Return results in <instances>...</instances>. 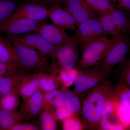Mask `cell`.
Listing matches in <instances>:
<instances>
[{
	"label": "cell",
	"mask_w": 130,
	"mask_h": 130,
	"mask_svg": "<svg viewBox=\"0 0 130 130\" xmlns=\"http://www.w3.org/2000/svg\"><path fill=\"white\" fill-rule=\"evenodd\" d=\"M111 82L107 79L86 93L81 108L83 126L88 130L101 129L102 116L105 102L112 91Z\"/></svg>",
	"instance_id": "6da1fadb"
},
{
	"label": "cell",
	"mask_w": 130,
	"mask_h": 130,
	"mask_svg": "<svg viewBox=\"0 0 130 130\" xmlns=\"http://www.w3.org/2000/svg\"><path fill=\"white\" fill-rule=\"evenodd\" d=\"M128 33L113 36L110 47L96 67L110 74L114 67L124 59L130 50Z\"/></svg>",
	"instance_id": "7a4b0ae2"
},
{
	"label": "cell",
	"mask_w": 130,
	"mask_h": 130,
	"mask_svg": "<svg viewBox=\"0 0 130 130\" xmlns=\"http://www.w3.org/2000/svg\"><path fill=\"white\" fill-rule=\"evenodd\" d=\"M112 39L102 37L93 40L82 50V55L76 69L94 67L98 65L111 44Z\"/></svg>",
	"instance_id": "3957f363"
},
{
	"label": "cell",
	"mask_w": 130,
	"mask_h": 130,
	"mask_svg": "<svg viewBox=\"0 0 130 130\" xmlns=\"http://www.w3.org/2000/svg\"><path fill=\"white\" fill-rule=\"evenodd\" d=\"M11 42L16 50L20 63L25 71L38 73H44L49 70L48 56H40L34 49Z\"/></svg>",
	"instance_id": "277c9868"
},
{
	"label": "cell",
	"mask_w": 130,
	"mask_h": 130,
	"mask_svg": "<svg viewBox=\"0 0 130 130\" xmlns=\"http://www.w3.org/2000/svg\"><path fill=\"white\" fill-rule=\"evenodd\" d=\"M109 75L96 66L78 71L73 91L77 95L86 93L105 82Z\"/></svg>",
	"instance_id": "5b68a950"
},
{
	"label": "cell",
	"mask_w": 130,
	"mask_h": 130,
	"mask_svg": "<svg viewBox=\"0 0 130 130\" xmlns=\"http://www.w3.org/2000/svg\"><path fill=\"white\" fill-rule=\"evenodd\" d=\"M107 35L113 36L128 33L130 18L126 12L116 8L112 11L98 17Z\"/></svg>",
	"instance_id": "8992f818"
},
{
	"label": "cell",
	"mask_w": 130,
	"mask_h": 130,
	"mask_svg": "<svg viewBox=\"0 0 130 130\" xmlns=\"http://www.w3.org/2000/svg\"><path fill=\"white\" fill-rule=\"evenodd\" d=\"M79 42L73 36L70 41L57 46L53 58L57 59L63 70L76 69L79 59L78 46Z\"/></svg>",
	"instance_id": "52a82bcc"
},
{
	"label": "cell",
	"mask_w": 130,
	"mask_h": 130,
	"mask_svg": "<svg viewBox=\"0 0 130 130\" xmlns=\"http://www.w3.org/2000/svg\"><path fill=\"white\" fill-rule=\"evenodd\" d=\"M74 35L78 42L82 51L91 42L98 38L106 37L98 17L96 16L77 26Z\"/></svg>",
	"instance_id": "ba28073f"
},
{
	"label": "cell",
	"mask_w": 130,
	"mask_h": 130,
	"mask_svg": "<svg viewBox=\"0 0 130 130\" xmlns=\"http://www.w3.org/2000/svg\"><path fill=\"white\" fill-rule=\"evenodd\" d=\"M10 42H13L32 49H36L43 56H54L56 46L45 40L40 34L31 33L24 36L6 35Z\"/></svg>",
	"instance_id": "9c48e42d"
},
{
	"label": "cell",
	"mask_w": 130,
	"mask_h": 130,
	"mask_svg": "<svg viewBox=\"0 0 130 130\" xmlns=\"http://www.w3.org/2000/svg\"><path fill=\"white\" fill-rule=\"evenodd\" d=\"M42 21L24 19H8L0 24V34L18 35L35 31Z\"/></svg>",
	"instance_id": "30bf717a"
},
{
	"label": "cell",
	"mask_w": 130,
	"mask_h": 130,
	"mask_svg": "<svg viewBox=\"0 0 130 130\" xmlns=\"http://www.w3.org/2000/svg\"><path fill=\"white\" fill-rule=\"evenodd\" d=\"M49 13V7L32 3L18 6L13 14L8 19H24L34 21H44L48 18Z\"/></svg>",
	"instance_id": "8fae6325"
},
{
	"label": "cell",
	"mask_w": 130,
	"mask_h": 130,
	"mask_svg": "<svg viewBox=\"0 0 130 130\" xmlns=\"http://www.w3.org/2000/svg\"><path fill=\"white\" fill-rule=\"evenodd\" d=\"M35 31L56 46L70 41L72 38L63 28L55 24L45 23L44 21L40 24Z\"/></svg>",
	"instance_id": "7c38bea8"
},
{
	"label": "cell",
	"mask_w": 130,
	"mask_h": 130,
	"mask_svg": "<svg viewBox=\"0 0 130 130\" xmlns=\"http://www.w3.org/2000/svg\"><path fill=\"white\" fill-rule=\"evenodd\" d=\"M48 17L54 24L65 30L73 31L76 29L77 25L73 16L66 9L61 7L60 4L50 7Z\"/></svg>",
	"instance_id": "4fadbf2b"
},
{
	"label": "cell",
	"mask_w": 130,
	"mask_h": 130,
	"mask_svg": "<svg viewBox=\"0 0 130 130\" xmlns=\"http://www.w3.org/2000/svg\"><path fill=\"white\" fill-rule=\"evenodd\" d=\"M64 3V8L73 16L77 26L89 19L96 16L94 12L84 0H66Z\"/></svg>",
	"instance_id": "5bb4252c"
},
{
	"label": "cell",
	"mask_w": 130,
	"mask_h": 130,
	"mask_svg": "<svg viewBox=\"0 0 130 130\" xmlns=\"http://www.w3.org/2000/svg\"><path fill=\"white\" fill-rule=\"evenodd\" d=\"M42 73H44L23 75L19 81L15 91L19 93L24 101L28 100L39 88V78Z\"/></svg>",
	"instance_id": "9a60e30c"
},
{
	"label": "cell",
	"mask_w": 130,
	"mask_h": 130,
	"mask_svg": "<svg viewBox=\"0 0 130 130\" xmlns=\"http://www.w3.org/2000/svg\"><path fill=\"white\" fill-rule=\"evenodd\" d=\"M43 95L40 89L23 102L20 110L28 119L35 118L40 113L42 108Z\"/></svg>",
	"instance_id": "2e32d148"
},
{
	"label": "cell",
	"mask_w": 130,
	"mask_h": 130,
	"mask_svg": "<svg viewBox=\"0 0 130 130\" xmlns=\"http://www.w3.org/2000/svg\"><path fill=\"white\" fill-rule=\"evenodd\" d=\"M0 61L10 64H20L13 45L5 37L1 35Z\"/></svg>",
	"instance_id": "e0dca14e"
},
{
	"label": "cell",
	"mask_w": 130,
	"mask_h": 130,
	"mask_svg": "<svg viewBox=\"0 0 130 130\" xmlns=\"http://www.w3.org/2000/svg\"><path fill=\"white\" fill-rule=\"evenodd\" d=\"M28 120L20 111H9L0 108V130H8L17 123Z\"/></svg>",
	"instance_id": "ac0fdd59"
},
{
	"label": "cell",
	"mask_w": 130,
	"mask_h": 130,
	"mask_svg": "<svg viewBox=\"0 0 130 130\" xmlns=\"http://www.w3.org/2000/svg\"><path fill=\"white\" fill-rule=\"evenodd\" d=\"M24 72L0 77V96L15 91L19 81Z\"/></svg>",
	"instance_id": "d6986e66"
},
{
	"label": "cell",
	"mask_w": 130,
	"mask_h": 130,
	"mask_svg": "<svg viewBox=\"0 0 130 130\" xmlns=\"http://www.w3.org/2000/svg\"><path fill=\"white\" fill-rule=\"evenodd\" d=\"M84 1L91 9L99 16L106 14L116 8L110 0Z\"/></svg>",
	"instance_id": "ffe728a7"
},
{
	"label": "cell",
	"mask_w": 130,
	"mask_h": 130,
	"mask_svg": "<svg viewBox=\"0 0 130 130\" xmlns=\"http://www.w3.org/2000/svg\"><path fill=\"white\" fill-rule=\"evenodd\" d=\"M19 95L13 91L0 96V108L9 111H16L20 105Z\"/></svg>",
	"instance_id": "44dd1931"
},
{
	"label": "cell",
	"mask_w": 130,
	"mask_h": 130,
	"mask_svg": "<svg viewBox=\"0 0 130 130\" xmlns=\"http://www.w3.org/2000/svg\"><path fill=\"white\" fill-rule=\"evenodd\" d=\"M64 93V106L73 114H76L81 110V103L77 95L73 91H66Z\"/></svg>",
	"instance_id": "7402d4cb"
},
{
	"label": "cell",
	"mask_w": 130,
	"mask_h": 130,
	"mask_svg": "<svg viewBox=\"0 0 130 130\" xmlns=\"http://www.w3.org/2000/svg\"><path fill=\"white\" fill-rule=\"evenodd\" d=\"M56 118L53 111L44 109L42 112L40 118L41 128L43 130H55L56 129Z\"/></svg>",
	"instance_id": "603a6c76"
},
{
	"label": "cell",
	"mask_w": 130,
	"mask_h": 130,
	"mask_svg": "<svg viewBox=\"0 0 130 130\" xmlns=\"http://www.w3.org/2000/svg\"><path fill=\"white\" fill-rule=\"evenodd\" d=\"M18 6L11 0H0V24L9 19Z\"/></svg>",
	"instance_id": "cb8c5ba5"
},
{
	"label": "cell",
	"mask_w": 130,
	"mask_h": 130,
	"mask_svg": "<svg viewBox=\"0 0 130 130\" xmlns=\"http://www.w3.org/2000/svg\"><path fill=\"white\" fill-rule=\"evenodd\" d=\"M58 83L55 77L42 73L39 78V88L45 93L56 89Z\"/></svg>",
	"instance_id": "d4e9b609"
},
{
	"label": "cell",
	"mask_w": 130,
	"mask_h": 130,
	"mask_svg": "<svg viewBox=\"0 0 130 130\" xmlns=\"http://www.w3.org/2000/svg\"><path fill=\"white\" fill-rule=\"evenodd\" d=\"M118 64L119 80L130 88V58L124 59Z\"/></svg>",
	"instance_id": "484cf974"
},
{
	"label": "cell",
	"mask_w": 130,
	"mask_h": 130,
	"mask_svg": "<svg viewBox=\"0 0 130 130\" xmlns=\"http://www.w3.org/2000/svg\"><path fill=\"white\" fill-rule=\"evenodd\" d=\"M25 71L20 64H10L0 61V77Z\"/></svg>",
	"instance_id": "4316f807"
},
{
	"label": "cell",
	"mask_w": 130,
	"mask_h": 130,
	"mask_svg": "<svg viewBox=\"0 0 130 130\" xmlns=\"http://www.w3.org/2000/svg\"><path fill=\"white\" fill-rule=\"evenodd\" d=\"M77 71L75 69L70 71L62 69L60 72L59 78L64 86L69 87L74 83L77 75Z\"/></svg>",
	"instance_id": "83f0119b"
},
{
	"label": "cell",
	"mask_w": 130,
	"mask_h": 130,
	"mask_svg": "<svg viewBox=\"0 0 130 130\" xmlns=\"http://www.w3.org/2000/svg\"><path fill=\"white\" fill-rule=\"evenodd\" d=\"M83 126L76 119L72 117L65 120L63 121V128L64 130H81Z\"/></svg>",
	"instance_id": "f1b7e54d"
},
{
	"label": "cell",
	"mask_w": 130,
	"mask_h": 130,
	"mask_svg": "<svg viewBox=\"0 0 130 130\" xmlns=\"http://www.w3.org/2000/svg\"><path fill=\"white\" fill-rule=\"evenodd\" d=\"M116 8L123 10L130 16V0H110Z\"/></svg>",
	"instance_id": "f546056e"
},
{
	"label": "cell",
	"mask_w": 130,
	"mask_h": 130,
	"mask_svg": "<svg viewBox=\"0 0 130 130\" xmlns=\"http://www.w3.org/2000/svg\"><path fill=\"white\" fill-rule=\"evenodd\" d=\"M73 114L65 106L58 107L56 109L55 115L60 120H64L72 117Z\"/></svg>",
	"instance_id": "4dcf8cb0"
},
{
	"label": "cell",
	"mask_w": 130,
	"mask_h": 130,
	"mask_svg": "<svg viewBox=\"0 0 130 130\" xmlns=\"http://www.w3.org/2000/svg\"><path fill=\"white\" fill-rule=\"evenodd\" d=\"M40 128L34 124L20 123H17L9 128L8 130H38Z\"/></svg>",
	"instance_id": "1f68e13d"
},
{
	"label": "cell",
	"mask_w": 130,
	"mask_h": 130,
	"mask_svg": "<svg viewBox=\"0 0 130 130\" xmlns=\"http://www.w3.org/2000/svg\"><path fill=\"white\" fill-rule=\"evenodd\" d=\"M51 105L52 106L56 107L64 106V93L59 91L54 98Z\"/></svg>",
	"instance_id": "d6a6232c"
},
{
	"label": "cell",
	"mask_w": 130,
	"mask_h": 130,
	"mask_svg": "<svg viewBox=\"0 0 130 130\" xmlns=\"http://www.w3.org/2000/svg\"><path fill=\"white\" fill-rule=\"evenodd\" d=\"M66 0H31V2L37 3L44 6L49 7L52 5L56 4L64 3Z\"/></svg>",
	"instance_id": "836d02e7"
},
{
	"label": "cell",
	"mask_w": 130,
	"mask_h": 130,
	"mask_svg": "<svg viewBox=\"0 0 130 130\" xmlns=\"http://www.w3.org/2000/svg\"><path fill=\"white\" fill-rule=\"evenodd\" d=\"M121 82V85H122V87L124 91L126 94V96H127V99L128 101V102L130 104V88H129L128 86H127L126 85L122 82V81H120Z\"/></svg>",
	"instance_id": "e575fe53"
},
{
	"label": "cell",
	"mask_w": 130,
	"mask_h": 130,
	"mask_svg": "<svg viewBox=\"0 0 130 130\" xmlns=\"http://www.w3.org/2000/svg\"><path fill=\"white\" fill-rule=\"evenodd\" d=\"M128 34H129V35L130 39V24L129 26V28H128Z\"/></svg>",
	"instance_id": "d590c367"
},
{
	"label": "cell",
	"mask_w": 130,
	"mask_h": 130,
	"mask_svg": "<svg viewBox=\"0 0 130 130\" xmlns=\"http://www.w3.org/2000/svg\"><path fill=\"white\" fill-rule=\"evenodd\" d=\"M27 1H30L31 2V0H27Z\"/></svg>",
	"instance_id": "8d00e7d4"
},
{
	"label": "cell",
	"mask_w": 130,
	"mask_h": 130,
	"mask_svg": "<svg viewBox=\"0 0 130 130\" xmlns=\"http://www.w3.org/2000/svg\"></svg>",
	"instance_id": "74e56055"
}]
</instances>
